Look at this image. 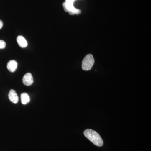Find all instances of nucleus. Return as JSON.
<instances>
[{
    "label": "nucleus",
    "instance_id": "1",
    "mask_svg": "<svg viewBox=\"0 0 151 151\" xmlns=\"http://www.w3.org/2000/svg\"><path fill=\"white\" fill-rule=\"evenodd\" d=\"M84 134L85 137L95 145L98 147H102L103 146V139L96 131L87 129L84 131Z\"/></svg>",
    "mask_w": 151,
    "mask_h": 151
},
{
    "label": "nucleus",
    "instance_id": "2",
    "mask_svg": "<svg viewBox=\"0 0 151 151\" xmlns=\"http://www.w3.org/2000/svg\"><path fill=\"white\" fill-rule=\"evenodd\" d=\"M76 0H65V2L63 3L62 5L64 10L68 12L70 15H78L81 13L80 9L75 8L73 6V3Z\"/></svg>",
    "mask_w": 151,
    "mask_h": 151
},
{
    "label": "nucleus",
    "instance_id": "3",
    "mask_svg": "<svg viewBox=\"0 0 151 151\" xmlns=\"http://www.w3.org/2000/svg\"><path fill=\"white\" fill-rule=\"evenodd\" d=\"M94 63V59L92 54H88L84 58L82 62V68L84 70H91Z\"/></svg>",
    "mask_w": 151,
    "mask_h": 151
},
{
    "label": "nucleus",
    "instance_id": "4",
    "mask_svg": "<svg viewBox=\"0 0 151 151\" xmlns=\"http://www.w3.org/2000/svg\"><path fill=\"white\" fill-rule=\"evenodd\" d=\"M23 83L27 86H30L33 83V78L32 74L30 73H27L24 76L22 79Z\"/></svg>",
    "mask_w": 151,
    "mask_h": 151
},
{
    "label": "nucleus",
    "instance_id": "5",
    "mask_svg": "<svg viewBox=\"0 0 151 151\" xmlns=\"http://www.w3.org/2000/svg\"><path fill=\"white\" fill-rule=\"evenodd\" d=\"M9 98L12 103L16 104L19 101V97L17 94L14 89H11L9 93Z\"/></svg>",
    "mask_w": 151,
    "mask_h": 151
},
{
    "label": "nucleus",
    "instance_id": "6",
    "mask_svg": "<svg viewBox=\"0 0 151 151\" xmlns=\"http://www.w3.org/2000/svg\"><path fill=\"white\" fill-rule=\"evenodd\" d=\"M17 65V62L16 60H11L8 63L7 67L9 71L11 72H14L16 70Z\"/></svg>",
    "mask_w": 151,
    "mask_h": 151
},
{
    "label": "nucleus",
    "instance_id": "7",
    "mask_svg": "<svg viewBox=\"0 0 151 151\" xmlns=\"http://www.w3.org/2000/svg\"><path fill=\"white\" fill-rule=\"evenodd\" d=\"M17 40L19 46L22 48H24L27 46V41L22 36H18L17 37Z\"/></svg>",
    "mask_w": 151,
    "mask_h": 151
},
{
    "label": "nucleus",
    "instance_id": "8",
    "mask_svg": "<svg viewBox=\"0 0 151 151\" xmlns=\"http://www.w3.org/2000/svg\"><path fill=\"white\" fill-rule=\"evenodd\" d=\"M21 99L22 103L23 105H26L29 103L30 101L29 95L26 93H22L21 95Z\"/></svg>",
    "mask_w": 151,
    "mask_h": 151
},
{
    "label": "nucleus",
    "instance_id": "9",
    "mask_svg": "<svg viewBox=\"0 0 151 151\" xmlns=\"http://www.w3.org/2000/svg\"><path fill=\"white\" fill-rule=\"evenodd\" d=\"M5 42L2 40H0V49H4L6 47Z\"/></svg>",
    "mask_w": 151,
    "mask_h": 151
},
{
    "label": "nucleus",
    "instance_id": "10",
    "mask_svg": "<svg viewBox=\"0 0 151 151\" xmlns=\"http://www.w3.org/2000/svg\"><path fill=\"white\" fill-rule=\"evenodd\" d=\"M3 22L1 20H0V29L2 28L3 27Z\"/></svg>",
    "mask_w": 151,
    "mask_h": 151
}]
</instances>
